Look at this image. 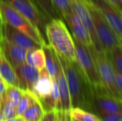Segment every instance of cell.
<instances>
[{"label":"cell","instance_id":"6da1fadb","mask_svg":"<svg viewBox=\"0 0 122 121\" xmlns=\"http://www.w3.org/2000/svg\"><path fill=\"white\" fill-rule=\"evenodd\" d=\"M57 57L67 81L71 108L79 107L92 112L94 91L87 78L76 61H69L59 55Z\"/></svg>","mask_w":122,"mask_h":121},{"label":"cell","instance_id":"7a4b0ae2","mask_svg":"<svg viewBox=\"0 0 122 121\" xmlns=\"http://www.w3.org/2000/svg\"><path fill=\"white\" fill-rule=\"evenodd\" d=\"M46 38L47 44L57 55L69 61H76L73 37L61 18L50 20L46 27Z\"/></svg>","mask_w":122,"mask_h":121},{"label":"cell","instance_id":"3957f363","mask_svg":"<svg viewBox=\"0 0 122 121\" xmlns=\"http://www.w3.org/2000/svg\"><path fill=\"white\" fill-rule=\"evenodd\" d=\"M0 18L16 29L21 31L42 47L47 44L39 31L29 20L3 0H0Z\"/></svg>","mask_w":122,"mask_h":121},{"label":"cell","instance_id":"277c9868","mask_svg":"<svg viewBox=\"0 0 122 121\" xmlns=\"http://www.w3.org/2000/svg\"><path fill=\"white\" fill-rule=\"evenodd\" d=\"M74 43H75L76 62L86 77L87 78L93 91H106L101 84L99 73H98L97 62L90 47L82 44L81 42H78L76 39H74Z\"/></svg>","mask_w":122,"mask_h":121},{"label":"cell","instance_id":"5b68a950","mask_svg":"<svg viewBox=\"0 0 122 121\" xmlns=\"http://www.w3.org/2000/svg\"><path fill=\"white\" fill-rule=\"evenodd\" d=\"M87 3H88L89 11H90L92 23H93L95 32L97 34L98 42L101 45L102 51L108 52L111 50L113 47L119 46V37L110 26L102 13L91 3H89L88 1Z\"/></svg>","mask_w":122,"mask_h":121},{"label":"cell","instance_id":"8992f818","mask_svg":"<svg viewBox=\"0 0 122 121\" xmlns=\"http://www.w3.org/2000/svg\"><path fill=\"white\" fill-rule=\"evenodd\" d=\"M14 8L20 14L24 16L36 27L41 35L46 38V27L50 19L42 13L37 5L32 0H3Z\"/></svg>","mask_w":122,"mask_h":121},{"label":"cell","instance_id":"52a82bcc","mask_svg":"<svg viewBox=\"0 0 122 121\" xmlns=\"http://www.w3.org/2000/svg\"><path fill=\"white\" fill-rule=\"evenodd\" d=\"M90 49L97 62L98 73L104 89L107 93L113 96L122 100L121 96L116 86L115 82V71L110 61L108 60L104 51H97L93 46H90Z\"/></svg>","mask_w":122,"mask_h":121},{"label":"cell","instance_id":"ba28073f","mask_svg":"<svg viewBox=\"0 0 122 121\" xmlns=\"http://www.w3.org/2000/svg\"><path fill=\"white\" fill-rule=\"evenodd\" d=\"M115 112H122V100L106 91H94L92 113L101 117Z\"/></svg>","mask_w":122,"mask_h":121},{"label":"cell","instance_id":"9c48e42d","mask_svg":"<svg viewBox=\"0 0 122 121\" xmlns=\"http://www.w3.org/2000/svg\"><path fill=\"white\" fill-rule=\"evenodd\" d=\"M102 13L120 40L122 41V14L107 0H87Z\"/></svg>","mask_w":122,"mask_h":121},{"label":"cell","instance_id":"30bf717a","mask_svg":"<svg viewBox=\"0 0 122 121\" xmlns=\"http://www.w3.org/2000/svg\"><path fill=\"white\" fill-rule=\"evenodd\" d=\"M0 37H3L27 50L42 47V46L35 42L23 32L16 29L8 23L3 22V20H1V25H0Z\"/></svg>","mask_w":122,"mask_h":121},{"label":"cell","instance_id":"8fae6325","mask_svg":"<svg viewBox=\"0 0 122 121\" xmlns=\"http://www.w3.org/2000/svg\"><path fill=\"white\" fill-rule=\"evenodd\" d=\"M63 21L66 23L74 39L88 47L93 46L88 30L73 10L71 14L68 15Z\"/></svg>","mask_w":122,"mask_h":121},{"label":"cell","instance_id":"7c38bea8","mask_svg":"<svg viewBox=\"0 0 122 121\" xmlns=\"http://www.w3.org/2000/svg\"><path fill=\"white\" fill-rule=\"evenodd\" d=\"M18 80V86L23 91L33 92L34 86L39 77V70L27 63L14 68Z\"/></svg>","mask_w":122,"mask_h":121},{"label":"cell","instance_id":"4fadbf2b","mask_svg":"<svg viewBox=\"0 0 122 121\" xmlns=\"http://www.w3.org/2000/svg\"><path fill=\"white\" fill-rule=\"evenodd\" d=\"M0 49L13 68L18 67L26 62V56L28 51L27 49L19 47L3 37H0Z\"/></svg>","mask_w":122,"mask_h":121},{"label":"cell","instance_id":"5bb4252c","mask_svg":"<svg viewBox=\"0 0 122 121\" xmlns=\"http://www.w3.org/2000/svg\"><path fill=\"white\" fill-rule=\"evenodd\" d=\"M53 79L45 67L39 71V77L34 86L32 93L39 100H43L51 94Z\"/></svg>","mask_w":122,"mask_h":121},{"label":"cell","instance_id":"9a60e30c","mask_svg":"<svg viewBox=\"0 0 122 121\" xmlns=\"http://www.w3.org/2000/svg\"><path fill=\"white\" fill-rule=\"evenodd\" d=\"M0 76L8 86H18V80L15 69L5 57L1 49H0Z\"/></svg>","mask_w":122,"mask_h":121},{"label":"cell","instance_id":"2e32d148","mask_svg":"<svg viewBox=\"0 0 122 121\" xmlns=\"http://www.w3.org/2000/svg\"><path fill=\"white\" fill-rule=\"evenodd\" d=\"M44 115V110L40 100L35 96L32 104L25 112L18 118H14L13 121H41Z\"/></svg>","mask_w":122,"mask_h":121},{"label":"cell","instance_id":"e0dca14e","mask_svg":"<svg viewBox=\"0 0 122 121\" xmlns=\"http://www.w3.org/2000/svg\"><path fill=\"white\" fill-rule=\"evenodd\" d=\"M42 49L45 54V68L48 71L49 75L52 79H55L61 67V63L58 59L56 52L51 47L47 44L43 46Z\"/></svg>","mask_w":122,"mask_h":121},{"label":"cell","instance_id":"ac0fdd59","mask_svg":"<svg viewBox=\"0 0 122 121\" xmlns=\"http://www.w3.org/2000/svg\"><path fill=\"white\" fill-rule=\"evenodd\" d=\"M26 63L39 71L45 67V54L42 47L27 51Z\"/></svg>","mask_w":122,"mask_h":121},{"label":"cell","instance_id":"d6986e66","mask_svg":"<svg viewBox=\"0 0 122 121\" xmlns=\"http://www.w3.org/2000/svg\"><path fill=\"white\" fill-rule=\"evenodd\" d=\"M70 118L72 121H101V118L96 114L79 107L71 108Z\"/></svg>","mask_w":122,"mask_h":121},{"label":"cell","instance_id":"ffe728a7","mask_svg":"<svg viewBox=\"0 0 122 121\" xmlns=\"http://www.w3.org/2000/svg\"><path fill=\"white\" fill-rule=\"evenodd\" d=\"M105 52L114 71L122 75V50L120 45Z\"/></svg>","mask_w":122,"mask_h":121},{"label":"cell","instance_id":"44dd1931","mask_svg":"<svg viewBox=\"0 0 122 121\" xmlns=\"http://www.w3.org/2000/svg\"><path fill=\"white\" fill-rule=\"evenodd\" d=\"M23 90L19 88L18 86H8L6 91L1 95L3 98L12 104L15 108H17L18 103L21 100L23 95Z\"/></svg>","mask_w":122,"mask_h":121},{"label":"cell","instance_id":"7402d4cb","mask_svg":"<svg viewBox=\"0 0 122 121\" xmlns=\"http://www.w3.org/2000/svg\"><path fill=\"white\" fill-rule=\"evenodd\" d=\"M32 1L37 5V7L50 20L54 18H61L53 4L52 0H32Z\"/></svg>","mask_w":122,"mask_h":121},{"label":"cell","instance_id":"603a6c76","mask_svg":"<svg viewBox=\"0 0 122 121\" xmlns=\"http://www.w3.org/2000/svg\"><path fill=\"white\" fill-rule=\"evenodd\" d=\"M0 113L3 121H13L17 115L16 108L2 96L0 97Z\"/></svg>","mask_w":122,"mask_h":121},{"label":"cell","instance_id":"cb8c5ba5","mask_svg":"<svg viewBox=\"0 0 122 121\" xmlns=\"http://www.w3.org/2000/svg\"><path fill=\"white\" fill-rule=\"evenodd\" d=\"M36 95L33 93L28 91H23V95L22 97L21 100L18 103V106L16 108V117L15 118H18L20 117L23 113L25 112V110L28 108L29 105L32 104V100H34Z\"/></svg>","mask_w":122,"mask_h":121},{"label":"cell","instance_id":"d4e9b609","mask_svg":"<svg viewBox=\"0 0 122 121\" xmlns=\"http://www.w3.org/2000/svg\"><path fill=\"white\" fill-rule=\"evenodd\" d=\"M52 3L62 20H64L72 12L70 0H52Z\"/></svg>","mask_w":122,"mask_h":121},{"label":"cell","instance_id":"484cf974","mask_svg":"<svg viewBox=\"0 0 122 121\" xmlns=\"http://www.w3.org/2000/svg\"><path fill=\"white\" fill-rule=\"evenodd\" d=\"M101 121H122V112H115V113L107 114V115H101Z\"/></svg>","mask_w":122,"mask_h":121},{"label":"cell","instance_id":"4316f807","mask_svg":"<svg viewBox=\"0 0 122 121\" xmlns=\"http://www.w3.org/2000/svg\"><path fill=\"white\" fill-rule=\"evenodd\" d=\"M42 121H57L58 114L56 110H47L44 112L43 117L42 119Z\"/></svg>","mask_w":122,"mask_h":121},{"label":"cell","instance_id":"83f0119b","mask_svg":"<svg viewBox=\"0 0 122 121\" xmlns=\"http://www.w3.org/2000/svg\"><path fill=\"white\" fill-rule=\"evenodd\" d=\"M115 82H116V86L122 99V75L116 71H115Z\"/></svg>","mask_w":122,"mask_h":121},{"label":"cell","instance_id":"f1b7e54d","mask_svg":"<svg viewBox=\"0 0 122 121\" xmlns=\"http://www.w3.org/2000/svg\"><path fill=\"white\" fill-rule=\"evenodd\" d=\"M120 13H122V0H107Z\"/></svg>","mask_w":122,"mask_h":121},{"label":"cell","instance_id":"f546056e","mask_svg":"<svg viewBox=\"0 0 122 121\" xmlns=\"http://www.w3.org/2000/svg\"><path fill=\"white\" fill-rule=\"evenodd\" d=\"M7 86H8V85L3 80H0V95H2L5 92Z\"/></svg>","mask_w":122,"mask_h":121},{"label":"cell","instance_id":"4dcf8cb0","mask_svg":"<svg viewBox=\"0 0 122 121\" xmlns=\"http://www.w3.org/2000/svg\"><path fill=\"white\" fill-rule=\"evenodd\" d=\"M120 47H121V48L122 50V41L121 40H120Z\"/></svg>","mask_w":122,"mask_h":121},{"label":"cell","instance_id":"1f68e13d","mask_svg":"<svg viewBox=\"0 0 122 121\" xmlns=\"http://www.w3.org/2000/svg\"><path fill=\"white\" fill-rule=\"evenodd\" d=\"M0 121H3V117H2L1 113H0Z\"/></svg>","mask_w":122,"mask_h":121},{"label":"cell","instance_id":"d6a6232c","mask_svg":"<svg viewBox=\"0 0 122 121\" xmlns=\"http://www.w3.org/2000/svg\"><path fill=\"white\" fill-rule=\"evenodd\" d=\"M0 25H1V18H0Z\"/></svg>","mask_w":122,"mask_h":121},{"label":"cell","instance_id":"836d02e7","mask_svg":"<svg viewBox=\"0 0 122 121\" xmlns=\"http://www.w3.org/2000/svg\"><path fill=\"white\" fill-rule=\"evenodd\" d=\"M0 80H2V78H1V76H0Z\"/></svg>","mask_w":122,"mask_h":121},{"label":"cell","instance_id":"e575fe53","mask_svg":"<svg viewBox=\"0 0 122 121\" xmlns=\"http://www.w3.org/2000/svg\"><path fill=\"white\" fill-rule=\"evenodd\" d=\"M121 14H122V13H121Z\"/></svg>","mask_w":122,"mask_h":121},{"label":"cell","instance_id":"d590c367","mask_svg":"<svg viewBox=\"0 0 122 121\" xmlns=\"http://www.w3.org/2000/svg\"><path fill=\"white\" fill-rule=\"evenodd\" d=\"M0 97H1V96H0Z\"/></svg>","mask_w":122,"mask_h":121}]
</instances>
